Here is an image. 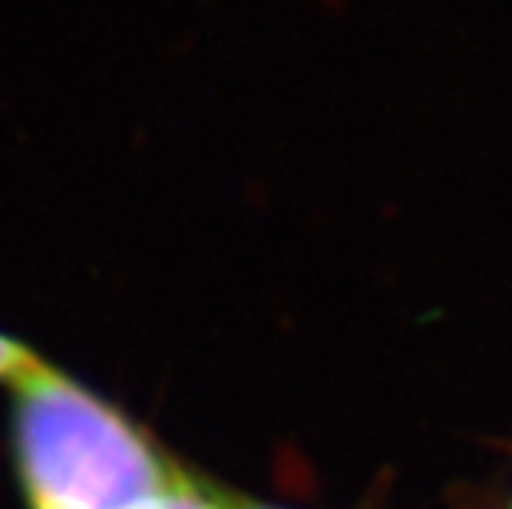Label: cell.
<instances>
[{
	"instance_id": "1",
	"label": "cell",
	"mask_w": 512,
	"mask_h": 509,
	"mask_svg": "<svg viewBox=\"0 0 512 509\" xmlns=\"http://www.w3.org/2000/svg\"><path fill=\"white\" fill-rule=\"evenodd\" d=\"M14 447L34 509H133L192 483L143 427L40 361L14 377Z\"/></svg>"
},
{
	"instance_id": "4",
	"label": "cell",
	"mask_w": 512,
	"mask_h": 509,
	"mask_svg": "<svg viewBox=\"0 0 512 509\" xmlns=\"http://www.w3.org/2000/svg\"><path fill=\"white\" fill-rule=\"evenodd\" d=\"M225 509H275V506H265V503H252V500H232L225 493Z\"/></svg>"
},
{
	"instance_id": "3",
	"label": "cell",
	"mask_w": 512,
	"mask_h": 509,
	"mask_svg": "<svg viewBox=\"0 0 512 509\" xmlns=\"http://www.w3.org/2000/svg\"><path fill=\"white\" fill-rule=\"evenodd\" d=\"M40 361V357L24 348V344H17L14 338H7V334H0V381H14L17 374H24L30 371Z\"/></svg>"
},
{
	"instance_id": "2",
	"label": "cell",
	"mask_w": 512,
	"mask_h": 509,
	"mask_svg": "<svg viewBox=\"0 0 512 509\" xmlns=\"http://www.w3.org/2000/svg\"><path fill=\"white\" fill-rule=\"evenodd\" d=\"M133 509H225V493H209L205 483L192 480L179 486V490L152 496V500L139 503Z\"/></svg>"
}]
</instances>
